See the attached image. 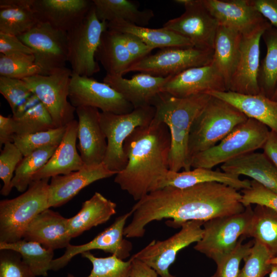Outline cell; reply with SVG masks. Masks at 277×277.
Segmentation results:
<instances>
[{
    "instance_id": "1",
    "label": "cell",
    "mask_w": 277,
    "mask_h": 277,
    "mask_svg": "<svg viewBox=\"0 0 277 277\" xmlns=\"http://www.w3.org/2000/svg\"><path fill=\"white\" fill-rule=\"evenodd\" d=\"M242 194L238 190L217 182L201 183L186 188L166 186L145 195L131 209L133 217L125 227L128 238H140L145 227L154 221L172 219L166 224L179 227L190 221L206 222L243 212Z\"/></svg>"
},
{
    "instance_id": "2",
    "label": "cell",
    "mask_w": 277,
    "mask_h": 277,
    "mask_svg": "<svg viewBox=\"0 0 277 277\" xmlns=\"http://www.w3.org/2000/svg\"><path fill=\"white\" fill-rule=\"evenodd\" d=\"M171 140L168 126L155 117L135 128L124 143L128 162L114 182L135 201L160 188L169 170Z\"/></svg>"
},
{
    "instance_id": "3",
    "label": "cell",
    "mask_w": 277,
    "mask_h": 277,
    "mask_svg": "<svg viewBox=\"0 0 277 277\" xmlns=\"http://www.w3.org/2000/svg\"><path fill=\"white\" fill-rule=\"evenodd\" d=\"M211 95L207 93L176 97L161 92L151 105L155 108L154 117L168 127L171 140L169 170H191L188 158V144L192 126L205 108Z\"/></svg>"
},
{
    "instance_id": "4",
    "label": "cell",
    "mask_w": 277,
    "mask_h": 277,
    "mask_svg": "<svg viewBox=\"0 0 277 277\" xmlns=\"http://www.w3.org/2000/svg\"><path fill=\"white\" fill-rule=\"evenodd\" d=\"M248 118L231 104L211 96L190 130L188 144L190 164L193 156L216 145Z\"/></svg>"
},
{
    "instance_id": "5",
    "label": "cell",
    "mask_w": 277,
    "mask_h": 277,
    "mask_svg": "<svg viewBox=\"0 0 277 277\" xmlns=\"http://www.w3.org/2000/svg\"><path fill=\"white\" fill-rule=\"evenodd\" d=\"M49 179L33 181L20 195L0 201V243L22 240L30 222L39 213L49 208Z\"/></svg>"
},
{
    "instance_id": "6",
    "label": "cell",
    "mask_w": 277,
    "mask_h": 277,
    "mask_svg": "<svg viewBox=\"0 0 277 277\" xmlns=\"http://www.w3.org/2000/svg\"><path fill=\"white\" fill-rule=\"evenodd\" d=\"M270 131L260 122L248 118L216 145L193 156L191 167L212 169L238 156L262 148Z\"/></svg>"
},
{
    "instance_id": "7",
    "label": "cell",
    "mask_w": 277,
    "mask_h": 277,
    "mask_svg": "<svg viewBox=\"0 0 277 277\" xmlns=\"http://www.w3.org/2000/svg\"><path fill=\"white\" fill-rule=\"evenodd\" d=\"M155 114L152 105L135 108L122 114L100 112L101 127L107 142L103 163L108 169L118 173L125 168L128 162L123 147L125 140L135 128L150 124Z\"/></svg>"
},
{
    "instance_id": "8",
    "label": "cell",
    "mask_w": 277,
    "mask_h": 277,
    "mask_svg": "<svg viewBox=\"0 0 277 277\" xmlns=\"http://www.w3.org/2000/svg\"><path fill=\"white\" fill-rule=\"evenodd\" d=\"M107 22L100 21L93 4L84 18L67 32L68 62L72 73L91 77L100 70L95 53Z\"/></svg>"
},
{
    "instance_id": "9",
    "label": "cell",
    "mask_w": 277,
    "mask_h": 277,
    "mask_svg": "<svg viewBox=\"0 0 277 277\" xmlns=\"http://www.w3.org/2000/svg\"><path fill=\"white\" fill-rule=\"evenodd\" d=\"M72 74L65 67L49 75L36 74L23 80L46 107L55 128L65 126L74 120L76 108L68 101Z\"/></svg>"
},
{
    "instance_id": "10",
    "label": "cell",
    "mask_w": 277,
    "mask_h": 277,
    "mask_svg": "<svg viewBox=\"0 0 277 277\" xmlns=\"http://www.w3.org/2000/svg\"><path fill=\"white\" fill-rule=\"evenodd\" d=\"M253 216L251 205L240 213L215 217L204 222L203 234L194 249L214 261L232 251L244 236Z\"/></svg>"
},
{
    "instance_id": "11",
    "label": "cell",
    "mask_w": 277,
    "mask_h": 277,
    "mask_svg": "<svg viewBox=\"0 0 277 277\" xmlns=\"http://www.w3.org/2000/svg\"><path fill=\"white\" fill-rule=\"evenodd\" d=\"M213 54V50L194 47L165 48L136 62L126 73L138 71L156 76H173L191 68L211 64Z\"/></svg>"
},
{
    "instance_id": "12",
    "label": "cell",
    "mask_w": 277,
    "mask_h": 277,
    "mask_svg": "<svg viewBox=\"0 0 277 277\" xmlns=\"http://www.w3.org/2000/svg\"><path fill=\"white\" fill-rule=\"evenodd\" d=\"M33 51L41 74L47 75L65 67L68 62L67 32L38 22L28 32L17 36Z\"/></svg>"
},
{
    "instance_id": "13",
    "label": "cell",
    "mask_w": 277,
    "mask_h": 277,
    "mask_svg": "<svg viewBox=\"0 0 277 277\" xmlns=\"http://www.w3.org/2000/svg\"><path fill=\"white\" fill-rule=\"evenodd\" d=\"M184 6L180 16L166 22L163 27L187 38L194 48L213 50L219 24L205 7L202 0H176Z\"/></svg>"
},
{
    "instance_id": "14",
    "label": "cell",
    "mask_w": 277,
    "mask_h": 277,
    "mask_svg": "<svg viewBox=\"0 0 277 277\" xmlns=\"http://www.w3.org/2000/svg\"><path fill=\"white\" fill-rule=\"evenodd\" d=\"M204 222L190 221L182 223L181 230L164 241L153 240L132 256L156 271L161 277H175L169 271L177 253L202 238Z\"/></svg>"
},
{
    "instance_id": "15",
    "label": "cell",
    "mask_w": 277,
    "mask_h": 277,
    "mask_svg": "<svg viewBox=\"0 0 277 277\" xmlns=\"http://www.w3.org/2000/svg\"><path fill=\"white\" fill-rule=\"evenodd\" d=\"M69 100L75 108L91 107L102 112L122 114L131 112L133 106L114 89L104 82L72 74Z\"/></svg>"
},
{
    "instance_id": "16",
    "label": "cell",
    "mask_w": 277,
    "mask_h": 277,
    "mask_svg": "<svg viewBox=\"0 0 277 277\" xmlns=\"http://www.w3.org/2000/svg\"><path fill=\"white\" fill-rule=\"evenodd\" d=\"M132 212L125 213L117 217L114 222L90 242L80 245L69 244L64 253L53 259L50 270L58 271L65 267L75 256L92 250H101L125 260L130 256L132 243L124 238V231L127 219Z\"/></svg>"
},
{
    "instance_id": "17",
    "label": "cell",
    "mask_w": 277,
    "mask_h": 277,
    "mask_svg": "<svg viewBox=\"0 0 277 277\" xmlns=\"http://www.w3.org/2000/svg\"><path fill=\"white\" fill-rule=\"evenodd\" d=\"M268 21L254 31L242 34L239 58L228 86V91L246 95L260 94L258 76L260 67V41Z\"/></svg>"
},
{
    "instance_id": "18",
    "label": "cell",
    "mask_w": 277,
    "mask_h": 277,
    "mask_svg": "<svg viewBox=\"0 0 277 277\" xmlns=\"http://www.w3.org/2000/svg\"><path fill=\"white\" fill-rule=\"evenodd\" d=\"M211 91H228L223 77L212 63L171 76L161 89V92L176 97L207 93Z\"/></svg>"
},
{
    "instance_id": "19",
    "label": "cell",
    "mask_w": 277,
    "mask_h": 277,
    "mask_svg": "<svg viewBox=\"0 0 277 277\" xmlns=\"http://www.w3.org/2000/svg\"><path fill=\"white\" fill-rule=\"evenodd\" d=\"M78 116L77 146L80 156L86 166L103 163L107 147V138L101 127L100 111L91 107L76 108Z\"/></svg>"
},
{
    "instance_id": "20",
    "label": "cell",
    "mask_w": 277,
    "mask_h": 277,
    "mask_svg": "<svg viewBox=\"0 0 277 277\" xmlns=\"http://www.w3.org/2000/svg\"><path fill=\"white\" fill-rule=\"evenodd\" d=\"M219 25L242 34L250 33L268 21L252 6L250 0H202Z\"/></svg>"
},
{
    "instance_id": "21",
    "label": "cell",
    "mask_w": 277,
    "mask_h": 277,
    "mask_svg": "<svg viewBox=\"0 0 277 277\" xmlns=\"http://www.w3.org/2000/svg\"><path fill=\"white\" fill-rule=\"evenodd\" d=\"M117 173L108 169L103 163L95 166L85 165L77 171L51 177L49 185V208L64 205L86 186Z\"/></svg>"
},
{
    "instance_id": "22",
    "label": "cell",
    "mask_w": 277,
    "mask_h": 277,
    "mask_svg": "<svg viewBox=\"0 0 277 277\" xmlns=\"http://www.w3.org/2000/svg\"><path fill=\"white\" fill-rule=\"evenodd\" d=\"M93 5L89 0H33L38 22L68 32L85 17Z\"/></svg>"
},
{
    "instance_id": "23",
    "label": "cell",
    "mask_w": 277,
    "mask_h": 277,
    "mask_svg": "<svg viewBox=\"0 0 277 277\" xmlns=\"http://www.w3.org/2000/svg\"><path fill=\"white\" fill-rule=\"evenodd\" d=\"M171 76L161 77L139 73L130 79L106 74L103 82L119 93L134 108L151 105Z\"/></svg>"
},
{
    "instance_id": "24",
    "label": "cell",
    "mask_w": 277,
    "mask_h": 277,
    "mask_svg": "<svg viewBox=\"0 0 277 277\" xmlns=\"http://www.w3.org/2000/svg\"><path fill=\"white\" fill-rule=\"evenodd\" d=\"M68 219L50 208L37 215L26 228L23 238L37 242L54 250L66 248L71 238L68 233Z\"/></svg>"
},
{
    "instance_id": "25",
    "label": "cell",
    "mask_w": 277,
    "mask_h": 277,
    "mask_svg": "<svg viewBox=\"0 0 277 277\" xmlns=\"http://www.w3.org/2000/svg\"><path fill=\"white\" fill-rule=\"evenodd\" d=\"M77 129L78 121L75 119L67 125L61 143L46 165L34 175L33 181L67 174L85 165L76 149Z\"/></svg>"
},
{
    "instance_id": "26",
    "label": "cell",
    "mask_w": 277,
    "mask_h": 277,
    "mask_svg": "<svg viewBox=\"0 0 277 277\" xmlns=\"http://www.w3.org/2000/svg\"><path fill=\"white\" fill-rule=\"evenodd\" d=\"M220 168L226 173L249 176L277 193V167L264 153L240 155L222 164Z\"/></svg>"
},
{
    "instance_id": "27",
    "label": "cell",
    "mask_w": 277,
    "mask_h": 277,
    "mask_svg": "<svg viewBox=\"0 0 277 277\" xmlns=\"http://www.w3.org/2000/svg\"><path fill=\"white\" fill-rule=\"evenodd\" d=\"M231 104L248 118L263 123L277 134V101L261 94L246 95L230 91L207 93Z\"/></svg>"
},
{
    "instance_id": "28",
    "label": "cell",
    "mask_w": 277,
    "mask_h": 277,
    "mask_svg": "<svg viewBox=\"0 0 277 277\" xmlns=\"http://www.w3.org/2000/svg\"><path fill=\"white\" fill-rule=\"evenodd\" d=\"M116 204L96 192L85 201L81 210L68 219V229L70 237L75 238L93 227L106 223L116 213Z\"/></svg>"
},
{
    "instance_id": "29",
    "label": "cell",
    "mask_w": 277,
    "mask_h": 277,
    "mask_svg": "<svg viewBox=\"0 0 277 277\" xmlns=\"http://www.w3.org/2000/svg\"><path fill=\"white\" fill-rule=\"evenodd\" d=\"M207 182L222 183L238 190L248 189L251 186L250 180H242L238 175L212 169L196 168L183 172L169 170L160 189L166 186L186 188Z\"/></svg>"
},
{
    "instance_id": "30",
    "label": "cell",
    "mask_w": 277,
    "mask_h": 277,
    "mask_svg": "<svg viewBox=\"0 0 277 277\" xmlns=\"http://www.w3.org/2000/svg\"><path fill=\"white\" fill-rule=\"evenodd\" d=\"M241 38L240 32L219 25L214 40L212 63L223 77L228 91L239 58Z\"/></svg>"
},
{
    "instance_id": "31",
    "label": "cell",
    "mask_w": 277,
    "mask_h": 277,
    "mask_svg": "<svg viewBox=\"0 0 277 277\" xmlns=\"http://www.w3.org/2000/svg\"><path fill=\"white\" fill-rule=\"evenodd\" d=\"M95 57L101 63L106 74L111 75L123 76L135 63L118 32L108 29L102 35Z\"/></svg>"
},
{
    "instance_id": "32",
    "label": "cell",
    "mask_w": 277,
    "mask_h": 277,
    "mask_svg": "<svg viewBox=\"0 0 277 277\" xmlns=\"http://www.w3.org/2000/svg\"><path fill=\"white\" fill-rule=\"evenodd\" d=\"M108 29L135 35L154 49L194 47L186 38L164 27L158 29L139 26L124 21L107 22Z\"/></svg>"
},
{
    "instance_id": "33",
    "label": "cell",
    "mask_w": 277,
    "mask_h": 277,
    "mask_svg": "<svg viewBox=\"0 0 277 277\" xmlns=\"http://www.w3.org/2000/svg\"><path fill=\"white\" fill-rule=\"evenodd\" d=\"M33 0H1L0 32L21 35L38 22L33 8Z\"/></svg>"
},
{
    "instance_id": "34",
    "label": "cell",
    "mask_w": 277,
    "mask_h": 277,
    "mask_svg": "<svg viewBox=\"0 0 277 277\" xmlns=\"http://www.w3.org/2000/svg\"><path fill=\"white\" fill-rule=\"evenodd\" d=\"M96 15L100 21H124L145 27L154 17L152 10L138 9L129 0H92Z\"/></svg>"
},
{
    "instance_id": "35",
    "label": "cell",
    "mask_w": 277,
    "mask_h": 277,
    "mask_svg": "<svg viewBox=\"0 0 277 277\" xmlns=\"http://www.w3.org/2000/svg\"><path fill=\"white\" fill-rule=\"evenodd\" d=\"M244 236L253 238L266 247L272 258L277 257V212L267 206L256 205Z\"/></svg>"
},
{
    "instance_id": "36",
    "label": "cell",
    "mask_w": 277,
    "mask_h": 277,
    "mask_svg": "<svg viewBox=\"0 0 277 277\" xmlns=\"http://www.w3.org/2000/svg\"><path fill=\"white\" fill-rule=\"evenodd\" d=\"M262 38L267 52L260 65L258 83L260 94L271 99L277 87V29L271 25Z\"/></svg>"
},
{
    "instance_id": "37",
    "label": "cell",
    "mask_w": 277,
    "mask_h": 277,
    "mask_svg": "<svg viewBox=\"0 0 277 277\" xmlns=\"http://www.w3.org/2000/svg\"><path fill=\"white\" fill-rule=\"evenodd\" d=\"M0 250L19 253L36 276H47L54 259L53 250L45 248L37 242L24 239L13 243H0Z\"/></svg>"
},
{
    "instance_id": "38",
    "label": "cell",
    "mask_w": 277,
    "mask_h": 277,
    "mask_svg": "<svg viewBox=\"0 0 277 277\" xmlns=\"http://www.w3.org/2000/svg\"><path fill=\"white\" fill-rule=\"evenodd\" d=\"M57 147L41 148L24 156L15 171L12 187L20 192L26 191L33 182L34 175L46 165Z\"/></svg>"
},
{
    "instance_id": "39",
    "label": "cell",
    "mask_w": 277,
    "mask_h": 277,
    "mask_svg": "<svg viewBox=\"0 0 277 277\" xmlns=\"http://www.w3.org/2000/svg\"><path fill=\"white\" fill-rule=\"evenodd\" d=\"M13 118L15 135L18 136L56 128L50 114L41 102L29 109L20 117Z\"/></svg>"
},
{
    "instance_id": "40",
    "label": "cell",
    "mask_w": 277,
    "mask_h": 277,
    "mask_svg": "<svg viewBox=\"0 0 277 277\" xmlns=\"http://www.w3.org/2000/svg\"><path fill=\"white\" fill-rule=\"evenodd\" d=\"M82 255L88 259L92 266L90 273L86 277H129L131 258L127 261H124L114 255L99 258L90 251L83 253ZM67 277L76 276L68 273Z\"/></svg>"
},
{
    "instance_id": "41",
    "label": "cell",
    "mask_w": 277,
    "mask_h": 277,
    "mask_svg": "<svg viewBox=\"0 0 277 277\" xmlns=\"http://www.w3.org/2000/svg\"><path fill=\"white\" fill-rule=\"evenodd\" d=\"M67 125L33 134L15 135L14 144L25 156L38 149L51 146H58L64 136Z\"/></svg>"
},
{
    "instance_id": "42",
    "label": "cell",
    "mask_w": 277,
    "mask_h": 277,
    "mask_svg": "<svg viewBox=\"0 0 277 277\" xmlns=\"http://www.w3.org/2000/svg\"><path fill=\"white\" fill-rule=\"evenodd\" d=\"M36 74H41V70L33 54H0V76L23 80Z\"/></svg>"
},
{
    "instance_id": "43",
    "label": "cell",
    "mask_w": 277,
    "mask_h": 277,
    "mask_svg": "<svg viewBox=\"0 0 277 277\" xmlns=\"http://www.w3.org/2000/svg\"><path fill=\"white\" fill-rule=\"evenodd\" d=\"M245 238L241 236L232 251L214 261L216 269L211 277H239L240 262L249 254L254 242L253 239L243 244Z\"/></svg>"
},
{
    "instance_id": "44",
    "label": "cell",
    "mask_w": 277,
    "mask_h": 277,
    "mask_svg": "<svg viewBox=\"0 0 277 277\" xmlns=\"http://www.w3.org/2000/svg\"><path fill=\"white\" fill-rule=\"evenodd\" d=\"M249 254L243 259L245 264L240 270L239 277H264L271 271L269 263L271 256L259 242L254 240Z\"/></svg>"
},
{
    "instance_id": "45",
    "label": "cell",
    "mask_w": 277,
    "mask_h": 277,
    "mask_svg": "<svg viewBox=\"0 0 277 277\" xmlns=\"http://www.w3.org/2000/svg\"><path fill=\"white\" fill-rule=\"evenodd\" d=\"M24 155L14 144L8 143L4 145L0 154V178L3 182L1 194L8 195L12 189V181L13 173Z\"/></svg>"
},
{
    "instance_id": "46",
    "label": "cell",
    "mask_w": 277,
    "mask_h": 277,
    "mask_svg": "<svg viewBox=\"0 0 277 277\" xmlns=\"http://www.w3.org/2000/svg\"><path fill=\"white\" fill-rule=\"evenodd\" d=\"M0 93L9 103L12 113L32 94L23 80L2 76H0Z\"/></svg>"
},
{
    "instance_id": "47",
    "label": "cell",
    "mask_w": 277,
    "mask_h": 277,
    "mask_svg": "<svg viewBox=\"0 0 277 277\" xmlns=\"http://www.w3.org/2000/svg\"><path fill=\"white\" fill-rule=\"evenodd\" d=\"M0 277H36L16 252L1 250Z\"/></svg>"
},
{
    "instance_id": "48",
    "label": "cell",
    "mask_w": 277,
    "mask_h": 277,
    "mask_svg": "<svg viewBox=\"0 0 277 277\" xmlns=\"http://www.w3.org/2000/svg\"><path fill=\"white\" fill-rule=\"evenodd\" d=\"M250 181V187L241 190L243 205L245 207L252 204L265 206L277 212V193L254 180Z\"/></svg>"
},
{
    "instance_id": "49",
    "label": "cell",
    "mask_w": 277,
    "mask_h": 277,
    "mask_svg": "<svg viewBox=\"0 0 277 277\" xmlns=\"http://www.w3.org/2000/svg\"><path fill=\"white\" fill-rule=\"evenodd\" d=\"M118 33L122 42L135 63L149 55L153 50L135 35L128 33Z\"/></svg>"
},
{
    "instance_id": "50",
    "label": "cell",
    "mask_w": 277,
    "mask_h": 277,
    "mask_svg": "<svg viewBox=\"0 0 277 277\" xmlns=\"http://www.w3.org/2000/svg\"><path fill=\"white\" fill-rule=\"evenodd\" d=\"M0 53L5 55L33 54V51L17 36L0 32Z\"/></svg>"
},
{
    "instance_id": "51",
    "label": "cell",
    "mask_w": 277,
    "mask_h": 277,
    "mask_svg": "<svg viewBox=\"0 0 277 277\" xmlns=\"http://www.w3.org/2000/svg\"><path fill=\"white\" fill-rule=\"evenodd\" d=\"M250 2L255 10L277 29V0H250Z\"/></svg>"
},
{
    "instance_id": "52",
    "label": "cell",
    "mask_w": 277,
    "mask_h": 277,
    "mask_svg": "<svg viewBox=\"0 0 277 277\" xmlns=\"http://www.w3.org/2000/svg\"><path fill=\"white\" fill-rule=\"evenodd\" d=\"M14 121L12 117L0 115V146L8 143H13L15 135Z\"/></svg>"
},
{
    "instance_id": "53",
    "label": "cell",
    "mask_w": 277,
    "mask_h": 277,
    "mask_svg": "<svg viewBox=\"0 0 277 277\" xmlns=\"http://www.w3.org/2000/svg\"><path fill=\"white\" fill-rule=\"evenodd\" d=\"M129 277H158L155 270L141 260L132 256Z\"/></svg>"
},
{
    "instance_id": "54",
    "label": "cell",
    "mask_w": 277,
    "mask_h": 277,
    "mask_svg": "<svg viewBox=\"0 0 277 277\" xmlns=\"http://www.w3.org/2000/svg\"><path fill=\"white\" fill-rule=\"evenodd\" d=\"M262 149L263 153L277 167V134L270 130Z\"/></svg>"
},
{
    "instance_id": "55",
    "label": "cell",
    "mask_w": 277,
    "mask_h": 277,
    "mask_svg": "<svg viewBox=\"0 0 277 277\" xmlns=\"http://www.w3.org/2000/svg\"><path fill=\"white\" fill-rule=\"evenodd\" d=\"M40 102L38 97L33 93L32 94L27 100L13 113L12 117L17 118L22 116L29 109Z\"/></svg>"
},
{
    "instance_id": "56",
    "label": "cell",
    "mask_w": 277,
    "mask_h": 277,
    "mask_svg": "<svg viewBox=\"0 0 277 277\" xmlns=\"http://www.w3.org/2000/svg\"><path fill=\"white\" fill-rule=\"evenodd\" d=\"M269 277H277V264H271Z\"/></svg>"
},
{
    "instance_id": "57",
    "label": "cell",
    "mask_w": 277,
    "mask_h": 277,
    "mask_svg": "<svg viewBox=\"0 0 277 277\" xmlns=\"http://www.w3.org/2000/svg\"><path fill=\"white\" fill-rule=\"evenodd\" d=\"M269 263L270 264H277V257L270 259L269 261Z\"/></svg>"
},
{
    "instance_id": "58",
    "label": "cell",
    "mask_w": 277,
    "mask_h": 277,
    "mask_svg": "<svg viewBox=\"0 0 277 277\" xmlns=\"http://www.w3.org/2000/svg\"><path fill=\"white\" fill-rule=\"evenodd\" d=\"M271 100L273 101H277V87L276 88V90L274 92V93L271 98Z\"/></svg>"
}]
</instances>
